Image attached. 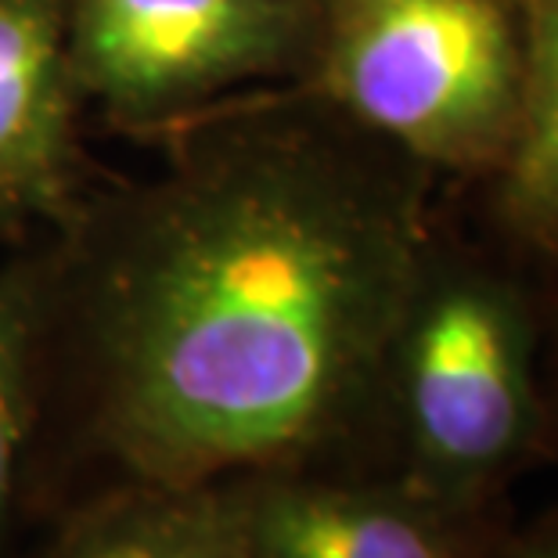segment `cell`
Instances as JSON below:
<instances>
[{"mask_svg": "<svg viewBox=\"0 0 558 558\" xmlns=\"http://www.w3.org/2000/svg\"><path fill=\"white\" fill-rule=\"evenodd\" d=\"M223 486L245 558H480L508 515H458L378 472L275 469Z\"/></svg>", "mask_w": 558, "mask_h": 558, "instance_id": "5b68a950", "label": "cell"}, {"mask_svg": "<svg viewBox=\"0 0 558 558\" xmlns=\"http://www.w3.org/2000/svg\"><path fill=\"white\" fill-rule=\"evenodd\" d=\"M40 253L26 519L116 483L378 472V389L439 177L311 94L173 126Z\"/></svg>", "mask_w": 558, "mask_h": 558, "instance_id": "6da1fadb", "label": "cell"}, {"mask_svg": "<svg viewBox=\"0 0 558 558\" xmlns=\"http://www.w3.org/2000/svg\"><path fill=\"white\" fill-rule=\"evenodd\" d=\"M83 105L137 141L242 94L295 83L311 0H65Z\"/></svg>", "mask_w": 558, "mask_h": 558, "instance_id": "277c9868", "label": "cell"}, {"mask_svg": "<svg viewBox=\"0 0 558 558\" xmlns=\"http://www.w3.org/2000/svg\"><path fill=\"white\" fill-rule=\"evenodd\" d=\"M83 116L65 0H0V248L58 231L101 184Z\"/></svg>", "mask_w": 558, "mask_h": 558, "instance_id": "8992f818", "label": "cell"}, {"mask_svg": "<svg viewBox=\"0 0 558 558\" xmlns=\"http://www.w3.org/2000/svg\"><path fill=\"white\" fill-rule=\"evenodd\" d=\"M292 87L439 181L483 187L519 134V4L311 0L306 58Z\"/></svg>", "mask_w": 558, "mask_h": 558, "instance_id": "3957f363", "label": "cell"}, {"mask_svg": "<svg viewBox=\"0 0 558 558\" xmlns=\"http://www.w3.org/2000/svg\"><path fill=\"white\" fill-rule=\"evenodd\" d=\"M40 418V253L0 259V558L26 526L29 458Z\"/></svg>", "mask_w": 558, "mask_h": 558, "instance_id": "9c48e42d", "label": "cell"}, {"mask_svg": "<svg viewBox=\"0 0 558 558\" xmlns=\"http://www.w3.org/2000/svg\"><path fill=\"white\" fill-rule=\"evenodd\" d=\"M480 558H558V505L544 508L526 522L505 515L486 537Z\"/></svg>", "mask_w": 558, "mask_h": 558, "instance_id": "30bf717a", "label": "cell"}, {"mask_svg": "<svg viewBox=\"0 0 558 558\" xmlns=\"http://www.w3.org/2000/svg\"><path fill=\"white\" fill-rule=\"evenodd\" d=\"M44 519L19 558H245L223 483H116Z\"/></svg>", "mask_w": 558, "mask_h": 558, "instance_id": "52a82bcc", "label": "cell"}, {"mask_svg": "<svg viewBox=\"0 0 558 558\" xmlns=\"http://www.w3.org/2000/svg\"><path fill=\"white\" fill-rule=\"evenodd\" d=\"M541 270L444 217L403 295L378 389V476L458 515L508 512L551 465Z\"/></svg>", "mask_w": 558, "mask_h": 558, "instance_id": "7a4b0ae2", "label": "cell"}, {"mask_svg": "<svg viewBox=\"0 0 558 558\" xmlns=\"http://www.w3.org/2000/svg\"><path fill=\"white\" fill-rule=\"evenodd\" d=\"M522 105L512 156L480 195L486 234L530 267L558 264V0H515Z\"/></svg>", "mask_w": 558, "mask_h": 558, "instance_id": "ba28073f", "label": "cell"}, {"mask_svg": "<svg viewBox=\"0 0 558 558\" xmlns=\"http://www.w3.org/2000/svg\"><path fill=\"white\" fill-rule=\"evenodd\" d=\"M544 325H541V386L548 403V447L558 461V264L541 270Z\"/></svg>", "mask_w": 558, "mask_h": 558, "instance_id": "8fae6325", "label": "cell"}]
</instances>
